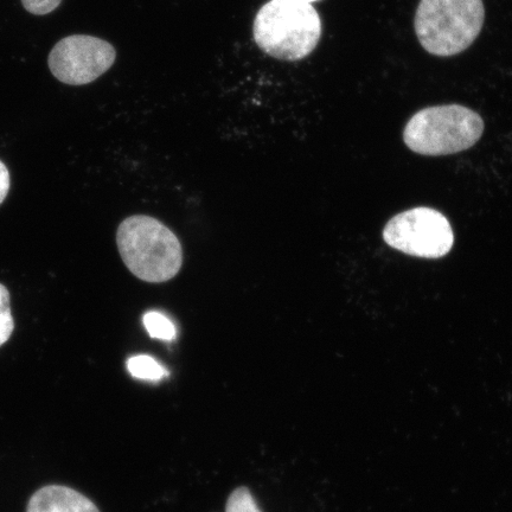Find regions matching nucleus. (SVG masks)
<instances>
[{
  "label": "nucleus",
  "instance_id": "4468645a",
  "mask_svg": "<svg viewBox=\"0 0 512 512\" xmlns=\"http://www.w3.org/2000/svg\"><path fill=\"white\" fill-rule=\"evenodd\" d=\"M296 2L312 4V3H315V2H319V0H296Z\"/></svg>",
  "mask_w": 512,
  "mask_h": 512
},
{
  "label": "nucleus",
  "instance_id": "423d86ee",
  "mask_svg": "<svg viewBox=\"0 0 512 512\" xmlns=\"http://www.w3.org/2000/svg\"><path fill=\"white\" fill-rule=\"evenodd\" d=\"M117 51L111 43L87 35L63 38L51 50L48 64L55 78L66 85H88L113 66Z\"/></svg>",
  "mask_w": 512,
  "mask_h": 512
},
{
  "label": "nucleus",
  "instance_id": "39448f33",
  "mask_svg": "<svg viewBox=\"0 0 512 512\" xmlns=\"http://www.w3.org/2000/svg\"><path fill=\"white\" fill-rule=\"evenodd\" d=\"M389 247L425 259H439L451 252L454 234L446 217L432 208L403 211L383 229Z\"/></svg>",
  "mask_w": 512,
  "mask_h": 512
},
{
  "label": "nucleus",
  "instance_id": "0eeeda50",
  "mask_svg": "<svg viewBox=\"0 0 512 512\" xmlns=\"http://www.w3.org/2000/svg\"><path fill=\"white\" fill-rule=\"evenodd\" d=\"M27 512H100L87 498L68 486L47 485L35 492Z\"/></svg>",
  "mask_w": 512,
  "mask_h": 512
},
{
  "label": "nucleus",
  "instance_id": "9d476101",
  "mask_svg": "<svg viewBox=\"0 0 512 512\" xmlns=\"http://www.w3.org/2000/svg\"><path fill=\"white\" fill-rule=\"evenodd\" d=\"M15 330V320L12 317L10 293L8 288L0 284V347L9 341Z\"/></svg>",
  "mask_w": 512,
  "mask_h": 512
},
{
  "label": "nucleus",
  "instance_id": "f8f14e48",
  "mask_svg": "<svg viewBox=\"0 0 512 512\" xmlns=\"http://www.w3.org/2000/svg\"><path fill=\"white\" fill-rule=\"evenodd\" d=\"M62 0H22L24 9L32 15L44 16L61 5Z\"/></svg>",
  "mask_w": 512,
  "mask_h": 512
},
{
  "label": "nucleus",
  "instance_id": "9b49d317",
  "mask_svg": "<svg viewBox=\"0 0 512 512\" xmlns=\"http://www.w3.org/2000/svg\"><path fill=\"white\" fill-rule=\"evenodd\" d=\"M226 512H261L254 497L247 488L233 491L227 502Z\"/></svg>",
  "mask_w": 512,
  "mask_h": 512
},
{
  "label": "nucleus",
  "instance_id": "f03ea898",
  "mask_svg": "<svg viewBox=\"0 0 512 512\" xmlns=\"http://www.w3.org/2000/svg\"><path fill=\"white\" fill-rule=\"evenodd\" d=\"M117 243L128 270L146 283H165L181 271V242L153 217L137 215L121 222Z\"/></svg>",
  "mask_w": 512,
  "mask_h": 512
},
{
  "label": "nucleus",
  "instance_id": "f257e3e1",
  "mask_svg": "<svg viewBox=\"0 0 512 512\" xmlns=\"http://www.w3.org/2000/svg\"><path fill=\"white\" fill-rule=\"evenodd\" d=\"M323 34L322 19L312 4L296 0H271L254 19V41L274 59L296 62L318 46Z\"/></svg>",
  "mask_w": 512,
  "mask_h": 512
},
{
  "label": "nucleus",
  "instance_id": "1a4fd4ad",
  "mask_svg": "<svg viewBox=\"0 0 512 512\" xmlns=\"http://www.w3.org/2000/svg\"><path fill=\"white\" fill-rule=\"evenodd\" d=\"M144 325L150 336L162 341H174L176 338V328L169 318L162 313L149 312L144 316Z\"/></svg>",
  "mask_w": 512,
  "mask_h": 512
},
{
  "label": "nucleus",
  "instance_id": "6e6552de",
  "mask_svg": "<svg viewBox=\"0 0 512 512\" xmlns=\"http://www.w3.org/2000/svg\"><path fill=\"white\" fill-rule=\"evenodd\" d=\"M127 369L131 375L139 380L159 381L168 375V371L150 356L139 355L130 358Z\"/></svg>",
  "mask_w": 512,
  "mask_h": 512
},
{
  "label": "nucleus",
  "instance_id": "7ed1b4c3",
  "mask_svg": "<svg viewBox=\"0 0 512 512\" xmlns=\"http://www.w3.org/2000/svg\"><path fill=\"white\" fill-rule=\"evenodd\" d=\"M483 0H421L415 34L427 53L450 57L463 53L483 29Z\"/></svg>",
  "mask_w": 512,
  "mask_h": 512
},
{
  "label": "nucleus",
  "instance_id": "ddd939ff",
  "mask_svg": "<svg viewBox=\"0 0 512 512\" xmlns=\"http://www.w3.org/2000/svg\"><path fill=\"white\" fill-rule=\"evenodd\" d=\"M11 187L10 171L6 165L0 160V204H2L8 196Z\"/></svg>",
  "mask_w": 512,
  "mask_h": 512
},
{
  "label": "nucleus",
  "instance_id": "20e7f679",
  "mask_svg": "<svg viewBox=\"0 0 512 512\" xmlns=\"http://www.w3.org/2000/svg\"><path fill=\"white\" fill-rule=\"evenodd\" d=\"M483 133L484 121L477 112L462 105H443L415 113L403 140L418 155L437 157L471 149Z\"/></svg>",
  "mask_w": 512,
  "mask_h": 512
}]
</instances>
